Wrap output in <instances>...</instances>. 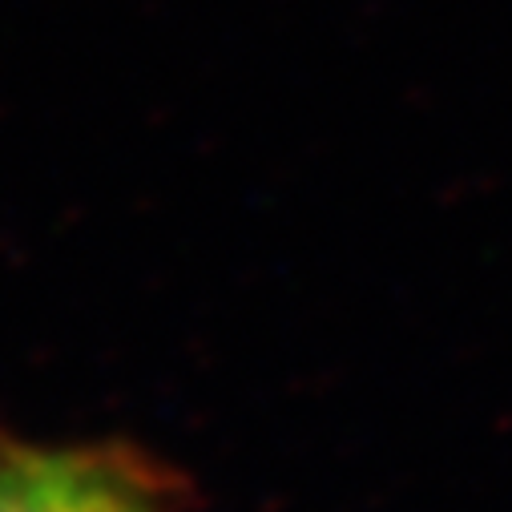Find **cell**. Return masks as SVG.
Segmentation results:
<instances>
[{"instance_id": "cell-1", "label": "cell", "mask_w": 512, "mask_h": 512, "mask_svg": "<svg viewBox=\"0 0 512 512\" xmlns=\"http://www.w3.org/2000/svg\"><path fill=\"white\" fill-rule=\"evenodd\" d=\"M0 512H162L146 472L109 448H0Z\"/></svg>"}]
</instances>
